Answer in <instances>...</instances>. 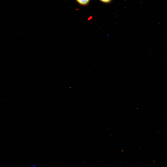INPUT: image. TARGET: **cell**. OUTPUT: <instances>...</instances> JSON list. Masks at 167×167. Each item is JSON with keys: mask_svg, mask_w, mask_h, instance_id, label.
Here are the masks:
<instances>
[{"mask_svg": "<svg viewBox=\"0 0 167 167\" xmlns=\"http://www.w3.org/2000/svg\"><path fill=\"white\" fill-rule=\"evenodd\" d=\"M76 2L80 5L86 6L89 2L90 0H76Z\"/></svg>", "mask_w": 167, "mask_h": 167, "instance_id": "6da1fadb", "label": "cell"}, {"mask_svg": "<svg viewBox=\"0 0 167 167\" xmlns=\"http://www.w3.org/2000/svg\"><path fill=\"white\" fill-rule=\"evenodd\" d=\"M101 2L105 3H109L112 0H100Z\"/></svg>", "mask_w": 167, "mask_h": 167, "instance_id": "7a4b0ae2", "label": "cell"}]
</instances>
